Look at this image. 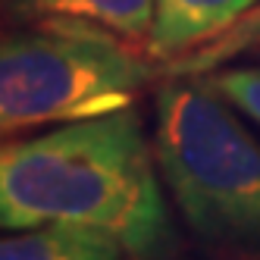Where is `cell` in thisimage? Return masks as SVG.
Segmentation results:
<instances>
[{
    "instance_id": "6da1fadb",
    "label": "cell",
    "mask_w": 260,
    "mask_h": 260,
    "mask_svg": "<svg viewBox=\"0 0 260 260\" xmlns=\"http://www.w3.org/2000/svg\"><path fill=\"white\" fill-rule=\"evenodd\" d=\"M160 182L154 138L135 107L53 125L4 144L0 222H72L119 238L132 260H173L179 235Z\"/></svg>"
},
{
    "instance_id": "52a82bcc",
    "label": "cell",
    "mask_w": 260,
    "mask_h": 260,
    "mask_svg": "<svg viewBox=\"0 0 260 260\" xmlns=\"http://www.w3.org/2000/svg\"><path fill=\"white\" fill-rule=\"evenodd\" d=\"M238 57H260V7L251 10L248 16L216 35L213 41L201 44L182 57L160 63V76L163 79H185V76H210V72L229 66Z\"/></svg>"
},
{
    "instance_id": "5b68a950",
    "label": "cell",
    "mask_w": 260,
    "mask_h": 260,
    "mask_svg": "<svg viewBox=\"0 0 260 260\" xmlns=\"http://www.w3.org/2000/svg\"><path fill=\"white\" fill-rule=\"evenodd\" d=\"M4 16L13 25L44 19L85 22L147 47L154 28V0H4Z\"/></svg>"
},
{
    "instance_id": "277c9868",
    "label": "cell",
    "mask_w": 260,
    "mask_h": 260,
    "mask_svg": "<svg viewBox=\"0 0 260 260\" xmlns=\"http://www.w3.org/2000/svg\"><path fill=\"white\" fill-rule=\"evenodd\" d=\"M257 7L260 0H154V28L144 50L157 63H170L213 41Z\"/></svg>"
},
{
    "instance_id": "3957f363",
    "label": "cell",
    "mask_w": 260,
    "mask_h": 260,
    "mask_svg": "<svg viewBox=\"0 0 260 260\" xmlns=\"http://www.w3.org/2000/svg\"><path fill=\"white\" fill-rule=\"evenodd\" d=\"M160 63L144 47L85 22L13 25L0 44V128L82 122L135 104Z\"/></svg>"
},
{
    "instance_id": "7a4b0ae2",
    "label": "cell",
    "mask_w": 260,
    "mask_h": 260,
    "mask_svg": "<svg viewBox=\"0 0 260 260\" xmlns=\"http://www.w3.org/2000/svg\"><path fill=\"white\" fill-rule=\"evenodd\" d=\"M154 154L198 245L222 260H260V138L204 76L154 94Z\"/></svg>"
},
{
    "instance_id": "8992f818",
    "label": "cell",
    "mask_w": 260,
    "mask_h": 260,
    "mask_svg": "<svg viewBox=\"0 0 260 260\" xmlns=\"http://www.w3.org/2000/svg\"><path fill=\"white\" fill-rule=\"evenodd\" d=\"M0 260H132L122 241L101 229L44 222L10 229L0 241Z\"/></svg>"
},
{
    "instance_id": "ba28073f",
    "label": "cell",
    "mask_w": 260,
    "mask_h": 260,
    "mask_svg": "<svg viewBox=\"0 0 260 260\" xmlns=\"http://www.w3.org/2000/svg\"><path fill=\"white\" fill-rule=\"evenodd\" d=\"M204 79L260 128V66H222Z\"/></svg>"
}]
</instances>
